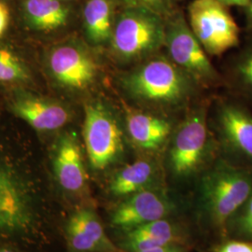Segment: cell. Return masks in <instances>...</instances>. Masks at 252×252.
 Segmentation results:
<instances>
[{"mask_svg": "<svg viewBox=\"0 0 252 252\" xmlns=\"http://www.w3.org/2000/svg\"><path fill=\"white\" fill-rule=\"evenodd\" d=\"M123 83L133 98L150 105H178L189 94L186 74L164 58L148 60L126 76Z\"/></svg>", "mask_w": 252, "mask_h": 252, "instance_id": "1", "label": "cell"}, {"mask_svg": "<svg viewBox=\"0 0 252 252\" xmlns=\"http://www.w3.org/2000/svg\"><path fill=\"white\" fill-rule=\"evenodd\" d=\"M252 192V173L228 162H219L202 182L205 209L218 227L228 223Z\"/></svg>", "mask_w": 252, "mask_h": 252, "instance_id": "2", "label": "cell"}, {"mask_svg": "<svg viewBox=\"0 0 252 252\" xmlns=\"http://www.w3.org/2000/svg\"><path fill=\"white\" fill-rule=\"evenodd\" d=\"M166 27L160 14L144 7H128L116 22L111 36L114 54L136 61L156 52L165 42Z\"/></svg>", "mask_w": 252, "mask_h": 252, "instance_id": "3", "label": "cell"}, {"mask_svg": "<svg viewBox=\"0 0 252 252\" xmlns=\"http://www.w3.org/2000/svg\"><path fill=\"white\" fill-rule=\"evenodd\" d=\"M36 207L27 181L0 156V234L28 233L36 222Z\"/></svg>", "mask_w": 252, "mask_h": 252, "instance_id": "4", "label": "cell"}, {"mask_svg": "<svg viewBox=\"0 0 252 252\" xmlns=\"http://www.w3.org/2000/svg\"><path fill=\"white\" fill-rule=\"evenodd\" d=\"M189 27L207 54L220 55L239 44V29L220 0H194Z\"/></svg>", "mask_w": 252, "mask_h": 252, "instance_id": "5", "label": "cell"}, {"mask_svg": "<svg viewBox=\"0 0 252 252\" xmlns=\"http://www.w3.org/2000/svg\"><path fill=\"white\" fill-rule=\"evenodd\" d=\"M83 139L91 166L97 171L108 168L124 152L123 132L117 120L99 102L85 108Z\"/></svg>", "mask_w": 252, "mask_h": 252, "instance_id": "6", "label": "cell"}, {"mask_svg": "<svg viewBox=\"0 0 252 252\" xmlns=\"http://www.w3.org/2000/svg\"><path fill=\"white\" fill-rule=\"evenodd\" d=\"M165 43L172 61L194 79L204 82L215 81L217 72L207 52L181 15L166 27Z\"/></svg>", "mask_w": 252, "mask_h": 252, "instance_id": "7", "label": "cell"}, {"mask_svg": "<svg viewBox=\"0 0 252 252\" xmlns=\"http://www.w3.org/2000/svg\"><path fill=\"white\" fill-rule=\"evenodd\" d=\"M207 114L200 108L186 118L176 132L169 153L172 171L184 177L196 171L206 153Z\"/></svg>", "mask_w": 252, "mask_h": 252, "instance_id": "8", "label": "cell"}, {"mask_svg": "<svg viewBox=\"0 0 252 252\" xmlns=\"http://www.w3.org/2000/svg\"><path fill=\"white\" fill-rule=\"evenodd\" d=\"M174 206L156 188L138 191L118 205L111 214V224L124 233L147 223L166 219Z\"/></svg>", "mask_w": 252, "mask_h": 252, "instance_id": "9", "label": "cell"}, {"mask_svg": "<svg viewBox=\"0 0 252 252\" xmlns=\"http://www.w3.org/2000/svg\"><path fill=\"white\" fill-rule=\"evenodd\" d=\"M49 67L56 81L74 90L89 87L97 75V65L92 55L73 44L54 48L49 56Z\"/></svg>", "mask_w": 252, "mask_h": 252, "instance_id": "10", "label": "cell"}, {"mask_svg": "<svg viewBox=\"0 0 252 252\" xmlns=\"http://www.w3.org/2000/svg\"><path fill=\"white\" fill-rule=\"evenodd\" d=\"M10 108L36 131L47 132L62 128L70 119V112L62 104L27 93H19Z\"/></svg>", "mask_w": 252, "mask_h": 252, "instance_id": "11", "label": "cell"}, {"mask_svg": "<svg viewBox=\"0 0 252 252\" xmlns=\"http://www.w3.org/2000/svg\"><path fill=\"white\" fill-rule=\"evenodd\" d=\"M54 172L62 189L72 193H82L87 187V173L81 146L74 135L65 134L58 140L54 155Z\"/></svg>", "mask_w": 252, "mask_h": 252, "instance_id": "12", "label": "cell"}, {"mask_svg": "<svg viewBox=\"0 0 252 252\" xmlns=\"http://www.w3.org/2000/svg\"><path fill=\"white\" fill-rule=\"evenodd\" d=\"M222 137L230 150L239 158L252 162V114L234 102L222 104L218 115Z\"/></svg>", "mask_w": 252, "mask_h": 252, "instance_id": "13", "label": "cell"}, {"mask_svg": "<svg viewBox=\"0 0 252 252\" xmlns=\"http://www.w3.org/2000/svg\"><path fill=\"white\" fill-rule=\"evenodd\" d=\"M181 237L178 228L167 219H162L125 232L120 248L126 252H140L178 245Z\"/></svg>", "mask_w": 252, "mask_h": 252, "instance_id": "14", "label": "cell"}, {"mask_svg": "<svg viewBox=\"0 0 252 252\" xmlns=\"http://www.w3.org/2000/svg\"><path fill=\"white\" fill-rule=\"evenodd\" d=\"M126 128L131 141L144 151L160 149L171 133L167 121L140 111L127 112Z\"/></svg>", "mask_w": 252, "mask_h": 252, "instance_id": "15", "label": "cell"}, {"mask_svg": "<svg viewBox=\"0 0 252 252\" xmlns=\"http://www.w3.org/2000/svg\"><path fill=\"white\" fill-rule=\"evenodd\" d=\"M157 170L149 160H137L120 169L109 183L110 192L118 197H127L138 191L154 188Z\"/></svg>", "mask_w": 252, "mask_h": 252, "instance_id": "16", "label": "cell"}, {"mask_svg": "<svg viewBox=\"0 0 252 252\" xmlns=\"http://www.w3.org/2000/svg\"><path fill=\"white\" fill-rule=\"evenodd\" d=\"M24 10L28 23L38 30L63 27L68 18V9L60 0H26Z\"/></svg>", "mask_w": 252, "mask_h": 252, "instance_id": "17", "label": "cell"}, {"mask_svg": "<svg viewBox=\"0 0 252 252\" xmlns=\"http://www.w3.org/2000/svg\"><path fill=\"white\" fill-rule=\"evenodd\" d=\"M86 35L92 43L99 45L111 39L112 7L109 0H89L83 11Z\"/></svg>", "mask_w": 252, "mask_h": 252, "instance_id": "18", "label": "cell"}, {"mask_svg": "<svg viewBox=\"0 0 252 252\" xmlns=\"http://www.w3.org/2000/svg\"><path fill=\"white\" fill-rule=\"evenodd\" d=\"M80 227L83 234L96 244L102 252H126L113 243L98 216L90 208H81L75 211L69 218Z\"/></svg>", "mask_w": 252, "mask_h": 252, "instance_id": "19", "label": "cell"}, {"mask_svg": "<svg viewBox=\"0 0 252 252\" xmlns=\"http://www.w3.org/2000/svg\"><path fill=\"white\" fill-rule=\"evenodd\" d=\"M26 66L7 49H0V81L22 82L28 80Z\"/></svg>", "mask_w": 252, "mask_h": 252, "instance_id": "20", "label": "cell"}, {"mask_svg": "<svg viewBox=\"0 0 252 252\" xmlns=\"http://www.w3.org/2000/svg\"><path fill=\"white\" fill-rule=\"evenodd\" d=\"M227 224L236 236L242 240L252 241V192Z\"/></svg>", "mask_w": 252, "mask_h": 252, "instance_id": "21", "label": "cell"}, {"mask_svg": "<svg viewBox=\"0 0 252 252\" xmlns=\"http://www.w3.org/2000/svg\"><path fill=\"white\" fill-rule=\"evenodd\" d=\"M65 237L71 252H102L99 247L83 234L80 227L70 219L65 226Z\"/></svg>", "mask_w": 252, "mask_h": 252, "instance_id": "22", "label": "cell"}, {"mask_svg": "<svg viewBox=\"0 0 252 252\" xmlns=\"http://www.w3.org/2000/svg\"><path fill=\"white\" fill-rule=\"evenodd\" d=\"M234 74L239 87L252 95V46L237 59Z\"/></svg>", "mask_w": 252, "mask_h": 252, "instance_id": "23", "label": "cell"}, {"mask_svg": "<svg viewBox=\"0 0 252 252\" xmlns=\"http://www.w3.org/2000/svg\"><path fill=\"white\" fill-rule=\"evenodd\" d=\"M218 252H252V241L232 240L224 244Z\"/></svg>", "mask_w": 252, "mask_h": 252, "instance_id": "24", "label": "cell"}, {"mask_svg": "<svg viewBox=\"0 0 252 252\" xmlns=\"http://www.w3.org/2000/svg\"><path fill=\"white\" fill-rule=\"evenodd\" d=\"M129 7H144L159 13L164 7L166 0H126Z\"/></svg>", "mask_w": 252, "mask_h": 252, "instance_id": "25", "label": "cell"}, {"mask_svg": "<svg viewBox=\"0 0 252 252\" xmlns=\"http://www.w3.org/2000/svg\"><path fill=\"white\" fill-rule=\"evenodd\" d=\"M9 11L6 4L0 1V36L4 34L9 26Z\"/></svg>", "mask_w": 252, "mask_h": 252, "instance_id": "26", "label": "cell"}, {"mask_svg": "<svg viewBox=\"0 0 252 252\" xmlns=\"http://www.w3.org/2000/svg\"><path fill=\"white\" fill-rule=\"evenodd\" d=\"M184 252L182 249H180L178 245H170V246H164L161 248L153 249V250H149L145 252Z\"/></svg>", "mask_w": 252, "mask_h": 252, "instance_id": "27", "label": "cell"}, {"mask_svg": "<svg viewBox=\"0 0 252 252\" xmlns=\"http://www.w3.org/2000/svg\"><path fill=\"white\" fill-rule=\"evenodd\" d=\"M223 4L234 5V6H248L252 0H220Z\"/></svg>", "mask_w": 252, "mask_h": 252, "instance_id": "28", "label": "cell"}, {"mask_svg": "<svg viewBox=\"0 0 252 252\" xmlns=\"http://www.w3.org/2000/svg\"><path fill=\"white\" fill-rule=\"evenodd\" d=\"M0 252H13V251H10V250H8V249H2V248H0Z\"/></svg>", "mask_w": 252, "mask_h": 252, "instance_id": "29", "label": "cell"}, {"mask_svg": "<svg viewBox=\"0 0 252 252\" xmlns=\"http://www.w3.org/2000/svg\"><path fill=\"white\" fill-rule=\"evenodd\" d=\"M250 12H251L252 16V0L251 1V3H250Z\"/></svg>", "mask_w": 252, "mask_h": 252, "instance_id": "30", "label": "cell"}]
</instances>
